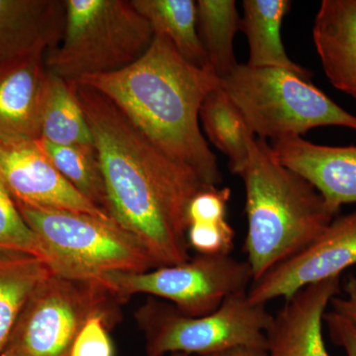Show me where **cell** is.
<instances>
[{"mask_svg": "<svg viewBox=\"0 0 356 356\" xmlns=\"http://www.w3.org/2000/svg\"><path fill=\"white\" fill-rule=\"evenodd\" d=\"M291 7L288 0H245L241 29L250 47L248 65L290 70L310 79V70L288 57L282 40L281 24Z\"/></svg>", "mask_w": 356, "mask_h": 356, "instance_id": "e0dca14e", "label": "cell"}, {"mask_svg": "<svg viewBox=\"0 0 356 356\" xmlns=\"http://www.w3.org/2000/svg\"><path fill=\"white\" fill-rule=\"evenodd\" d=\"M44 54L0 64V142L41 138L50 72Z\"/></svg>", "mask_w": 356, "mask_h": 356, "instance_id": "7c38bea8", "label": "cell"}, {"mask_svg": "<svg viewBox=\"0 0 356 356\" xmlns=\"http://www.w3.org/2000/svg\"><path fill=\"white\" fill-rule=\"evenodd\" d=\"M313 39L330 83L356 99V0H323Z\"/></svg>", "mask_w": 356, "mask_h": 356, "instance_id": "2e32d148", "label": "cell"}, {"mask_svg": "<svg viewBox=\"0 0 356 356\" xmlns=\"http://www.w3.org/2000/svg\"><path fill=\"white\" fill-rule=\"evenodd\" d=\"M74 83L99 156L110 216L139 238L156 266L189 261L187 211L211 185L154 146L106 96Z\"/></svg>", "mask_w": 356, "mask_h": 356, "instance_id": "6da1fadb", "label": "cell"}, {"mask_svg": "<svg viewBox=\"0 0 356 356\" xmlns=\"http://www.w3.org/2000/svg\"><path fill=\"white\" fill-rule=\"evenodd\" d=\"M116 321L104 315L89 318L72 346L70 356H114L109 330Z\"/></svg>", "mask_w": 356, "mask_h": 356, "instance_id": "484cf974", "label": "cell"}, {"mask_svg": "<svg viewBox=\"0 0 356 356\" xmlns=\"http://www.w3.org/2000/svg\"><path fill=\"white\" fill-rule=\"evenodd\" d=\"M199 118L210 142L228 156L231 172L240 175L248 161L250 140L255 135L221 86L206 96Z\"/></svg>", "mask_w": 356, "mask_h": 356, "instance_id": "d6986e66", "label": "cell"}, {"mask_svg": "<svg viewBox=\"0 0 356 356\" xmlns=\"http://www.w3.org/2000/svg\"><path fill=\"white\" fill-rule=\"evenodd\" d=\"M208 356H266V353L264 348L241 346V348H233V350L222 351V353Z\"/></svg>", "mask_w": 356, "mask_h": 356, "instance_id": "f1b7e54d", "label": "cell"}, {"mask_svg": "<svg viewBox=\"0 0 356 356\" xmlns=\"http://www.w3.org/2000/svg\"><path fill=\"white\" fill-rule=\"evenodd\" d=\"M40 140L58 146L95 145L74 81L51 72Z\"/></svg>", "mask_w": 356, "mask_h": 356, "instance_id": "44dd1931", "label": "cell"}, {"mask_svg": "<svg viewBox=\"0 0 356 356\" xmlns=\"http://www.w3.org/2000/svg\"><path fill=\"white\" fill-rule=\"evenodd\" d=\"M238 177L245 185V252L252 281L308 247L339 213L257 136L250 140L248 161Z\"/></svg>", "mask_w": 356, "mask_h": 356, "instance_id": "3957f363", "label": "cell"}, {"mask_svg": "<svg viewBox=\"0 0 356 356\" xmlns=\"http://www.w3.org/2000/svg\"><path fill=\"white\" fill-rule=\"evenodd\" d=\"M65 25V0H0V64L55 49Z\"/></svg>", "mask_w": 356, "mask_h": 356, "instance_id": "9a60e30c", "label": "cell"}, {"mask_svg": "<svg viewBox=\"0 0 356 356\" xmlns=\"http://www.w3.org/2000/svg\"><path fill=\"white\" fill-rule=\"evenodd\" d=\"M6 252L37 257L55 273V259L23 219L15 201L0 181V254Z\"/></svg>", "mask_w": 356, "mask_h": 356, "instance_id": "cb8c5ba5", "label": "cell"}, {"mask_svg": "<svg viewBox=\"0 0 356 356\" xmlns=\"http://www.w3.org/2000/svg\"><path fill=\"white\" fill-rule=\"evenodd\" d=\"M254 280L248 261L231 254H198L184 264L143 273H113L103 285L125 303L134 294L168 300L191 317L209 315L231 295L248 290Z\"/></svg>", "mask_w": 356, "mask_h": 356, "instance_id": "9c48e42d", "label": "cell"}, {"mask_svg": "<svg viewBox=\"0 0 356 356\" xmlns=\"http://www.w3.org/2000/svg\"><path fill=\"white\" fill-rule=\"evenodd\" d=\"M356 266V211L334 218L308 245L273 267L248 290L254 303L266 305L277 298L288 300L314 283L341 276Z\"/></svg>", "mask_w": 356, "mask_h": 356, "instance_id": "30bf717a", "label": "cell"}, {"mask_svg": "<svg viewBox=\"0 0 356 356\" xmlns=\"http://www.w3.org/2000/svg\"><path fill=\"white\" fill-rule=\"evenodd\" d=\"M324 322L332 341L343 348L346 356H356V325L334 311L325 313Z\"/></svg>", "mask_w": 356, "mask_h": 356, "instance_id": "4316f807", "label": "cell"}, {"mask_svg": "<svg viewBox=\"0 0 356 356\" xmlns=\"http://www.w3.org/2000/svg\"><path fill=\"white\" fill-rule=\"evenodd\" d=\"M170 356H192L188 355H185V353H172Z\"/></svg>", "mask_w": 356, "mask_h": 356, "instance_id": "f546056e", "label": "cell"}, {"mask_svg": "<svg viewBox=\"0 0 356 356\" xmlns=\"http://www.w3.org/2000/svg\"><path fill=\"white\" fill-rule=\"evenodd\" d=\"M62 42L44 54L47 69L65 81L112 74L139 60L154 39L129 0H65Z\"/></svg>", "mask_w": 356, "mask_h": 356, "instance_id": "277c9868", "label": "cell"}, {"mask_svg": "<svg viewBox=\"0 0 356 356\" xmlns=\"http://www.w3.org/2000/svg\"><path fill=\"white\" fill-rule=\"evenodd\" d=\"M135 317L146 337L147 356H208L241 346L266 350V332L273 315L243 290L229 296L209 315L191 317L172 304L152 298Z\"/></svg>", "mask_w": 356, "mask_h": 356, "instance_id": "52a82bcc", "label": "cell"}, {"mask_svg": "<svg viewBox=\"0 0 356 356\" xmlns=\"http://www.w3.org/2000/svg\"><path fill=\"white\" fill-rule=\"evenodd\" d=\"M122 303L99 283L53 273L26 302L1 356H70L89 318L104 315L118 322Z\"/></svg>", "mask_w": 356, "mask_h": 356, "instance_id": "ba28073f", "label": "cell"}, {"mask_svg": "<svg viewBox=\"0 0 356 356\" xmlns=\"http://www.w3.org/2000/svg\"><path fill=\"white\" fill-rule=\"evenodd\" d=\"M339 289L341 276H337L309 285L286 300L266 330V356H331L323 323Z\"/></svg>", "mask_w": 356, "mask_h": 356, "instance_id": "4fadbf2b", "label": "cell"}, {"mask_svg": "<svg viewBox=\"0 0 356 356\" xmlns=\"http://www.w3.org/2000/svg\"><path fill=\"white\" fill-rule=\"evenodd\" d=\"M54 271L46 262L23 254H0V356L26 302Z\"/></svg>", "mask_w": 356, "mask_h": 356, "instance_id": "ffe728a7", "label": "cell"}, {"mask_svg": "<svg viewBox=\"0 0 356 356\" xmlns=\"http://www.w3.org/2000/svg\"><path fill=\"white\" fill-rule=\"evenodd\" d=\"M154 35L172 42L178 53L197 67H210L199 38L197 4L193 0H131Z\"/></svg>", "mask_w": 356, "mask_h": 356, "instance_id": "ac0fdd59", "label": "cell"}, {"mask_svg": "<svg viewBox=\"0 0 356 356\" xmlns=\"http://www.w3.org/2000/svg\"><path fill=\"white\" fill-rule=\"evenodd\" d=\"M270 146L276 159L305 177L332 209L356 204V146H323L301 137L273 140Z\"/></svg>", "mask_w": 356, "mask_h": 356, "instance_id": "5bb4252c", "label": "cell"}, {"mask_svg": "<svg viewBox=\"0 0 356 356\" xmlns=\"http://www.w3.org/2000/svg\"><path fill=\"white\" fill-rule=\"evenodd\" d=\"M235 232L227 220L194 222L187 229V243L199 254H231Z\"/></svg>", "mask_w": 356, "mask_h": 356, "instance_id": "d4e9b609", "label": "cell"}, {"mask_svg": "<svg viewBox=\"0 0 356 356\" xmlns=\"http://www.w3.org/2000/svg\"><path fill=\"white\" fill-rule=\"evenodd\" d=\"M74 83L106 96L154 146L193 170L204 184H221L216 156L199 126L204 99L221 83L212 67L191 64L170 40L154 35L134 64Z\"/></svg>", "mask_w": 356, "mask_h": 356, "instance_id": "7a4b0ae2", "label": "cell"}, {"mask_svg": "<svg viewBox=\"0 0 356 356\" xmlns=\"http://www.w3.org/2000/svg\"><path fill=\"white\" fill-rule=\"evenodd\" d=\"M344 296H336L332 300L334 312L348 318L356 325V277L350 276L344 283Z\"/></svg>", "mask_w": 356, "mask_h": 356, "instance_id": "83f0119b", "label": "cell"}, {"mask_svg": "<svg viewBox=\"0 0 356 356\" xmlns=\"http://www.w3.org/2000/svg\"><path fill=\"white\" fill-rule=\"evenodd\" d=\"M196 4L199 38L210 67L221 79L238 65L234 38L242 19L234 0H198Z\"/></svg>", "mask_w": 356, "mask_h": 356, "instance_id": "7402d4cb", "label": "cell"}, {"mask_svg": "<svg viewBox=\"0 0 356 356\" xmlns=\"http://www.w3.org/2000/svg\"><path fill=\"white\" fill-rule=\"evenodd\" d=\"M38 143L58 172L83 197L110 216L106 186L95 145L58 146L40 139Z\"/></svg>", "mask_w": 356, "mask_h": 356, "instance_id": "603a6c76", "label": "cell"}, {"mask_svg": "<svg viewBox=\"0 0 356 356\" xmlns=\"http://www.w3.org/2000/svg\"><path fill=\"white\" fill-rule=\"evenodd\" d=\"M220 86L252 132L262 139L301 137L325 126L356 132L355 115L332 102L310 79L290 70L238 65L221 79Z\"/></svg>", "mask_w": 356, "mask_h": 356, "instance_id": "5b68a950", "label": "cell"}, {"mask_svg": "<svg viewBox=\"0 0 356 356\" xmlns=\"http://www.w3.org/2000/svg\"><path fill=\"white\" fill-rule=\"evenodd\" d=\"M0 181L15 202L114 221L58 172L38 140L0 142Z\"/></svg>", "mask_w": 356, "mask_h": 356, "instance_id": "8fae6325", "label": "cell"}, {"mask_svg": "<svg viewBox=\"0 0 356 356\" xmlns=\"http://www.w3.org/2000/svg\"><path fill=\"white\" fill-rule=\"evenodd\" d=\"M15 204L53 255L58 275L103 285L108 274L158 268L139 238L118 222L84 213Z\"/></svg>", "mask_w": 356, "mask_h": 356, "instance_id": "8992f818", "label": "cell"}]
</instances>
